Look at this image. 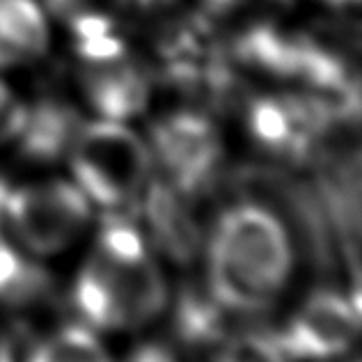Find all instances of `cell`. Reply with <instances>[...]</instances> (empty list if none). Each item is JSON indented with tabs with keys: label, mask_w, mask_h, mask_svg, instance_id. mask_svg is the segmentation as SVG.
<instances>
[{
	"label": "cell",
	"mask_w": 362,
	"mask_h": 362,
	"mask_svg": "<svg viewBox=\"0 0 362 362\" xmlns=\"http://www.w3.org/2000/svg\"><path fill=\"white\" fill-rule=\"evenodd\" d=\"M358 300L319 291L287 321L275 339L287 360H330L346 354L358 337Z\"/></svg>",
	"instance_id": "obj_8"
},
{
	"label": "cell",
	"mask_w": 362,
	"mask_h": 362,
	"mask_svg": "<svg viewBox=\"0 0 362 362\" xmlns=\"http://www.w3.org/2000/svg\"><path fill=\"white\" fill-rule=\"evenodd\" d=\"M216 362H287L275 335L241 332L225 341Z\"/></svg>",
	"instance_id": "obj_15"
},
{
	"label": "cell",
	"mask_w": 362,
	"mask_h": 362,
	"mask_svg": "<svg viewBox=\"0 0 362 362\" xmlns=\"http://www.w3.org/2000/svg\"><path fill=\"white\" fill-rule=\"evenodd\" d=\"M76 51L83 62V94L101 119L127 122L147 108L151 76L138 60H133L122 35L85 44Z\"/></svg>",
	"instance_id": "obj_6"
},
{
	"label": "cell",
	"mask_w": 362,
	"mask_h": 362,
	"mask_svg": "<svg viewBox=\"0 0 362 362\" xmlns=\"http://www.w3.org/2000/svg\"><path fill=\"white\" fill-rule=\"evenodd\" d=\"M49 278L37 264L14 250L0 236V300L28 303L44 293Z\"/></svg>",
	"instance_id": "obj_12"
},
{
	"label": "cell",
	"mask_w": 362,
	"mask_h": 362,
	"mask_svg": "<svg viewBox=\"0 0 362 362\" xmlns=\"http://www.w3.org/2000/svg\"><path fill=\"white\" fill-rule=\"evenodd\" d=\"M66 156L81 193L108 209L142 199L154 168L147 142L136 131L101 117L83 124Z\"/></svg>",
	"instance_id": "obj_3"
},
{
	"label": "cell",
	"mask_w": 362,
	"mask_h": 362,
	"mask_svg": "<svg viewBox=\"0 0 362 362\" xmlns=\"http://www.w3.org/2000/svg\"><path fill=\"white\" fill-rule=\"evenodd\" d=\"M3 218L28 250L53 255L74 243L90 221V199L76 184H44L9 190Z\"/></svg>",
	"instance_id": "obj_4"
},
{
	"label": "cell",
	"mask_w": 362,
	"mask_h": 362,
	"mask_svg": "<svg viewBox=\"0 0 362 362\" xmlns=\"http://www.w3.org/2000/svg\"><path fill=\"white\" fill-rule=\"evenodd\" d=\"M81 112L66 101L44 97L33 106H25V119L16 140L21 154L35 163H51L69 154L76 136L83 127Z\"/></svg>",
	"instance_id": "obj_9"
},
{
	"label": "cell",
	"mask_w": 362,
	"mask_h": 362,
	"mask_svg": "<svg viewBox=\"0 0 362 362\" xmlns=\"http://www.w3.org/2000/svg\"><path fill=\"white\" fill-rule=\"evenodd\" d=\"M28 362H112L101 341L88 328H62L40 341Z\"/></svg>",
	"instance_id": "obj_13"
},
{
	"label": "cell",
	"mask_w": 362,
	"mask_h": 362,
	"mask_svg": "<svg viewBox=\"0 0 362 362\" xmlns=\"http://www.w3.org/2000/svg\"><path fill=\"white\" fill-rule=\"evenodd\" d=\"M284 225L259 204H236L221 216L209 241V293L230 312L264 310L291 273Z\"/></svg>",
	"instance_id": "obj_2"
},
{
	"label": "cell",
	"mask_w": 362,
	"mask_h": 362,
	"mask_svg": "<svg viewBox=\"0 0 362 362\" xmlns=\"http://www.w3.org/2000/svg\"><path fill=\"white\" fill-rule=\"evenodd\" d=\"M356 119L330 112L305 94H269L247 106V131L252 140L275 156L303 160L337 122Z\"/></svg>",
	"instance_id": "obj_7"
},
{
	"label": "cell",
	"mask_w": 362,
	"mask_h": 362,
	"mask_svg": "<svg viewBox=\"0 0 362 362\" xmlns=\"http://www.w3.org/2000/svg\"><path fill=\"white\" fill-rule=\"evenodd\" d=\"M165 298L163 273L140 230L127 218H108L74 282L76 312L92 328L131 330L158 317Z\"/></svg>",
	"instance_id": "obj_1"
},
{
	"label": "cell",
	"mask_w": 362,
	"mask_h": 362,
	"mask_svg": "<svg viewBox=\"0 0 362 362\" xmlns=\"http://www.w3.org/2000/svg\"><path fill=\"white\" fill-rule=\"evenodd\" d=\"M0 362H14L12 354H9V349L0 344Z\"/></svg>",
	"instance_id": "obj_17"
},
{
	"label": "cell",
	"mask_w": 362,
	"mask_h": 362,
	"mask_svg": "<svg viewBox=\"0 0 362 362\" xmlns=\"http://www.w3.org/2000/svg\"><path fill=\"white\" fill-rule=\"evenodd\" d=\"M147 147L151 163L181 195L211 184L223 160L221 133L202 110L168 112L151 127Z\"/></svg>",
	"instance_id": "obj_5"
},
{
	"label": "cell",
	"mask_w": 362,
	"mask_h": 362,
	"mask_svg": "<svg viewBox=\"0 0 362 362\" xmlns=\"http://www.w3.org/2000/svg\"><path fill=\"white\" fill-rule=\"evenodd\" d=\"M145 209L149 218V227L158 243L175 257L186 259L197 243L193 221L186 214L184 204L179 202V190H175L165 179L149 181L145 188Z\"/></svg>",
	"instance_id": "obj_11"
},
{
	"label": "cell",
	"mask_w": 362,
	"mask_h": 362,
	"mask_svg": "<svg viewBox=\"0 0 362 362\" xmlns=\"http://www.w3.org/2000/svg\"><path fill=\"white\" fill-rule=\"evenodd\" d=\"M25 119V103L5 81H0V147L16 140Z\"/></svg>",
	"instance_id": "obj_16"
},
{
	"label": "cell",
	"mask_w": 362,
	"mask_h": 362,
	"mask_svg": "<svg viewBox=\"0 0 362 362\" xmlns=\"http://www.w3.org/2000/svg\"><path fill=\"white\" fill-rule=\"evenodd\" d=\"M225 310L211 293L188 291L181 303L177 305V330L179 335L193 341V344H204L214 341L221 335L223 328V312Z\"/></svg>",
	"instance_id": "obj_14"
},
{
	"label": "cell",
	"mask_w": 362,
	"mask_h": 362,
	"mask_svg": "<svg viewBox=\"0 0 362 362\" xmlns=\"http://www.w3.org/2000/svg\"><path fill=\"white\" fill-rule=\"evenodd\" d=\"M49 42L51 28L40 0H0V71L40 60Z\"/></svg>",
	"instance_id": "obj_10"
}]
</instances>
